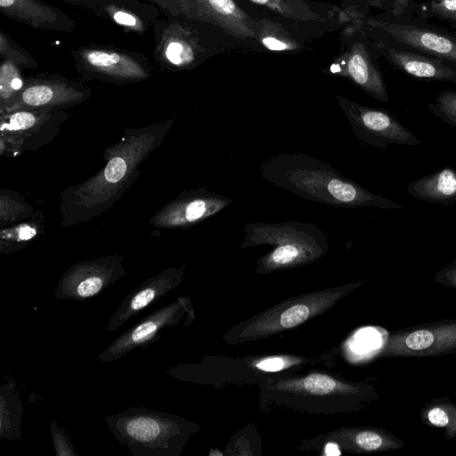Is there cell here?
I'll use <instances>...</instances> for the list:
<instances>
[{
	"label": "cell",
	"instance_id": "1",
	"mask_svg": "<svg viewBox=\"0 0 456 456\" xmlns=\"http://www.w3.org/2000/svg\"><path fill=\"white\" fill-rule=\"evenodd\" d=\"M173 120L132 128L104 152L105 165L90 179L61 193L62 224L75 225L109 210L135 181L140 166L164 141Z\"/></svg>",
	"mask_w": 456,
	"mask_h": 456
},
{
	"label": "cell",
	"instance_id": "2",
	"mask_svg": "<svg viewBox=\"0 0 456 456\" xmlns=\"http://www.w3.org/2000/svg\"><path fill=\"white\" fill-rule=\"evenodd\" d=\"M260 175L301 198L337 208L400 209L403 206L375 194L334 167L302 152H281L266 159Z\"/></svg>",
	"mask_w": 456,
	"mask_h": 456
},
{
	"label": "cell",
	"instance_id": "3",
	"mask_svg": "<svg viewBox=\"0 0 456 456\" xmlns=\"http://www.w3.org/2000/svg\"><path fill=\"white\" fill-rule=\"evenodd\" d=\"M112 436L133 456H177L189 425L180 417L143 406H132L104 419Z\"/></svg>",
	"mask_w": 456,
	"mask_h": 456
},
{
	"label": "cell",
	"instance_id": "4",
	"mask_svg": "<svg viewBox=\"0 0 456 456\" xmlns=\"http://www.w3.org/2000/svg\"><path fill=\"white\" fill-rule=\"evenodd\" d=\"M241 232L245 235L241 248L273 246L265 257V265L272 267L291 265L318 257L328 246L325 233L309 223H248Z\"/></svg>",
	"mask_w": 456,
	"mask_h": 456
},
{
	"label": "cell",
	"instance_id": "5",
	"mask_svg": "<svg viewBox=\"0 0 456 456\" xmlns=\"http://www.w3.org/2000/svg\"><path fill=\"white\" fill-rule=\"evenodd\" d=\"M68 117L64 109L20 110L0 114L1 155L16 156L45 146L54 139Z\"/></svg>",
	"mask_w": 456,
	"mask_h": 456
},
{
	"label": "cell",
	"instance_id": "6",
	"mask_svg": "<svg viewBox=\"0 0 456 456\" xmlns=\"http://www.w3.org/2000/svg\"><path fill=\"white\" fill-rule=\"evenodd\" d=\"M353 134L368 145L384 149L389 144L416 146L420 140L386 110L365 106L335 95Z\"/></svg>",
	"mask_w": 456,
	"mask_h": 456
},
{
	"label": "cell",
	"instance_id": "7",
	"mask_svg": "<svg viewBox=\"0 0 456 456\" xmlns=\"http://www.w3.org/2000/svg\"><path fill=\"white\" fill-rule=\"evenodd\" d=\"M123 263L124 256L118 254L78 262L62 273L54 296L78 302L95 297L126 276Z\"/></svg>",
	"mask_w": 456,
	"mask_h": 456
},
{
	"label": "cell",
	"instance_id": "8",
	"mask_svg": "<svg viewBox=\"0 0 456 456\" xmlns=\"http://www.w3.org/2000/svg\"><path fill=\"white\" fill-rule=\"evenodd\" d=\"M88 88L65 77H35L25 80L13 98L0 107V114L20 110L66 109L89 98Z\"/></svg>",
	"mask_w": 456,
	"mask_h": 456
},
{
	"label": "cell",
	"instance_id": "9",
	"mask_svg": "<svg viewBox=\"0 0 456 456\" xmlns=\"http://www.w3.org/2000/svg\"><path fill=\"white\" fill-rule=\"evenodd\" d=\"M185 298L162 306L146 315L134 325L117 337L102 353L98 360L108 363L124 357L128 353L144 348L161 338V330L175 325L184 314Z\"/></svg>",
	"mask_w": 456,
	"mask_h": 456
},
{
	"label": "cell",
	"instance_id": "10",
	"mask_svg": "<svg viewBox=\"0 0 456 456\" xmlns=\"http://www.w3.org/2000/svg\"><path fill=\"white\" fill-rule=\"evenodd\" d=\"M232 200L206 188L186 190L165 205L150 223L159 228H187L221 212Z\"/></svg>",
	"mask_w": 456,
	"mask_h": 456
},
{
	"label": "cell",
	"instance_id": "11",
	"mask_svg": "<svg viewBox=\"0 0 456 456\" xmlns=\"http://www.w3.org/2000/svg\"><path fill=\"white\" fill-rule=\"evenodd\" d=\"M180 13L212 23L238 38H256V21L233 0H170Z\"/></svg>",
	"mask_w": 456,
	"mask_h": 456
},
{
	"label": "cell",
	"instance_id": "12",
	"mask_svg": "<svg viewBox=\"0 0 456 456\" xmlns=\"http://www.w3.org/2000/svg\"><path fill=\"white\" fill-rule=\"evenodd\" d=\"M79 69L85 76L102 78L113 83L137 82L149 77L146 66L126 53L102 48L78 52Z\"/></svg>",
	"mask_w": 456,
	"mask_h": 456
},
{
	"label": "cell",
	"instance_id": "13",
	"mask_svg": "<svg viewBox=\"0 0 456 456\" xmlns=\"http://www.w3.org/2000/svg\"><path fill=\"white\" fill-rule=\"evenodd\" d=\"M183 270L167 268L151 276L131 291L109 318L104 329L108 332L117 330L134 316L155 304L181 282Z\"/></svg>",
	"mask_w": 456,
	"mask_h": 456
},
{
	"label": "cell",
	"instance_id": "14",
	"mask_svg": "<svg viewBox=\"0 0 456 456\" xmlns=\"http://www.w3.org/2000/svg\"><path fill=\"white\" fill-rule=\"evenodd\" d=\"M379 26L396 42L456 64V38L411 25L380 23Z\"/></svg>",
	"mask_w": 456,
	"mask_h": 456
},
{
	"label": "cell",
	"instance_id": "15",
	"mask_svg": "<svg viewBox=\"0 0 456 456\" xmlns=\"http://www.w3.org/2000/svg\"><path fill=\"white\" fill-rule=\"evenodd\" d=\"M1 12L31 27L71 31L74 21L59 9L40 0H0Z\"/></svg>",
	"mask_w": 456,
	"mask_h": 456
},
{
	"label": "cell",
	"instance_id": "16",
	"mask_svg": "<svg viewBox=\"0 0 456 456\" xmlns=\"http://www.w3.org/2000/svg\"><path fill=\"white\" fill-rule=\"evenodd\" d=\"M386 56L397 69L418 78L456 82V64L422 54L388 48Z\"/></svg>",
	"mask_w": 456,
	"mask_h": 456
},
{
	"label": "cell",
	"instance_id": "17",
	"mask_svg": "<svg viewBox=\"0 0 456 456\" xmlns=\"http://www.w3.org/2000/svg\"><path fill=\"white\" fill-rule=\"evenodd\" d=\"M346 73L354 83L374 99L388 102L385 81L364 45L355 43L353 45L347 61Z\"/></svg>",
	"mask_w": 456,
	"mask_h": 456
},
{
	"label": "cell",
	"instance_id": "18",
	"mask_svg": "<svg viewBox=\"0 0 456 456\" xmlns=\"http://www.w3.org/2000/svg\"><path fill=\"white\" fill-rule=\"evenodd\" d=\"M407 192L419 200L450 205L456 201V170L445 167L431 175L412 181Z\"/></svg>",
	"mask_w": 456,
	"mask_h": 456
},
{
	"label": "cell",
	"instance_id": "19",
	"mask_svg": "<svg viewBox=\"0 0 456 456\" xmlns=\"http://www.w3.org/2000/svg\"><path fill=\"white\" fill-rule=\"evenodd\" d=\"M94 10L105 14L115 23L133 31L142 33L152 21L156 13L144 7L138 1L132 0H100Z\"/></svg>",
	"mask_w": 456,
	"mask_h": 456
},
{
	"label": "cell",
	"instance_id": "20",
	"mask_svg": "<svg viewBox=\"0 0 456 456\" xmlns=\"http://www.w3.org/2000/svg\"><path fill=\"white\" fill-rule=\"evenodd\" d=\"M23 405L16 380L11 379L0 386V437L20 441L22 430Z\"/></svg>",
	"mask_w": 456,
	"mask_h": 456
},
{
	"label": "cell",
	"instance_id": "21",
	"mask_svg": "<svg viewBox=\"0 0 456 456\" xmlns=\"http://www.w3.org/2000/svg\"><path fill=\"white\" fill-rule=\"evenodd\" d=\"M163 34L158 50L165 63L176 67L191 64L196 53L188 36H183V30L167 28Z\"/></svg>",
	"mask_w": 456,
	"mask_h": 456
},
{
	"label": "cell",
	"instance_id": "22",
	"mask_svg": "<svg viewBox=\"0 0 456 456\" xmlns=\"http://www.w3.org/2000/svg\"><path fill=\"white\" fill-rule=\"evenodd\" d=\"M42 217L36 215L28 219L2 226L0 234V253L8 254L28 245L42 232Z\"/></svg>",
	"mask_w": 456,
	"mask_h": 456
},
{
	"label": "cell",
	"instance_id": "23",
	"mask_svg": "<svg viewBox=\"0 0 456 456\" xmlns=\"http://www.w3.org/2000/svg\"><path fill=\"white\" fill-rule=\"evenodd\" d=\"M274 12L297 20H317L321 13L307 0H249Z\"/></svg>",
	"mask_w": 456,
	"mask_h": 456
},
{
	"label": "cell",
	"instance_id": "24",
	"mask_svg": "<svg viewBox=\"0 0 456 456\" xmlns=\"http://www.w3.org/2000/svg\"><path fill=\"white\" fill-rule=\"evenodd\" d=\"M1 191L0 218L1 226H7L34 216L36 214L31 206L24 202L19 196L10 194L9 191Z\"/></svg>",
	"mask_w": 456,
	"mask_h": 456
},
{
	"label": "cell",
	"instance_id": "25",
	"mask_svg": "<svg viewBox=\"0 0 456 456\" xmlns=\"http://www.w3.org/2000/svg\"><path fill=\"white\" fill-rule=\"evenodd\" d=\"M20 66L5 59L0 67V103L1 106L13 98L25 84Z\"/></svg>",
	"mask_w": 456,
	"mask_h": 456
},
{
	"label": "cell",
	"instance_id": "26",
	"mask_svg": "<svg viewBox=\"0 0 456 456\" xmlns=\"http://www.w3.org/2000/svg\"><path fill=\"white\" fill-rule=\"evenodd\" d=\"M428 108L438 118L456 127V91H442L436 102L428 103Z\"/></svg>",
	"mask_w": 456,
	"mask_h": 456
},
{
	"label": "cell",
	"instance_id": "27",
	"mask_svg": "<svg viewBox=\"0 0 456 456\" xmlns=\"http://www.w3.org/2000/svg\"><path fill=\"white\" fill-rule=\"evenodd\" d=\"M256 37L269 50L288 51L297 47V45L289 36L284 35L278 28H268L256 21Z\"/></svg>",
	"mask_w": 456,
	"mask_h": 456
},
{
	"label": "cell",
	"instance_id": "28",
	"mask_svg": "<svg viewBox=\"0 0 456 456\" xmlns=\"http://www.w3.org/2000/svg\"><path fill=\"white\" fill-rule=\"evenodd\" d=\"M0 54L19 66L26 68L37 66L29 53L14 44L4 32L0 33Z\"/></svg>",
	"mask_w": 456,
	"mask_h": 456
},
{
	"label": "cell",
	"instance_id": "29",
	"mask_svg": "<svg viewBox=\"0 0 456 456\" xmlns=\"http://www.w3.org/2000/svg\"><path fill=\"white\" fill-rule=\"evenodd\" d=\"M50 434L57 456H78L69 434L54 419L50 424Z\"/></svg>",
	"mask_w": 456,
	"mask_h": 456
},
{
	"label": "cell",
	"instance_id": "30",
	"mask_svg": "<svg viewBox=\"0 0 456 456\" xmlns=\"http://www.w3.org/2000/svg\"><path fill=\"white\" fill-rule=\"evenodd\" d=\"M304 387L312 394L324 395L335 389L336 381L323 374H311L305 379Z\"/></svg>",
	"mask_w": 456,
	"mask_h": 456
},
{
	"label": "cell",
	"instance_id": "31",
	"mask_svg": "<svg viewBox=\"0 0 456 456\" xmlns=\"http://www.w3.org/2000/svg\"><path fill=\"white\" fill-rule=\"evenodd\" d=\"M427 8L440 19L456 22V0H430Z\"/></svg>",
	"mask_w": 456,
	"mask_h": 456
},
{
	"label": "cell",
	"instance_id": "32",
	"mask_svg": "<svg viewBox=\"0 0 456 456\" xmlns=\"http://www.w3.org/2000/svg\"><path fill=\"white\" fill-rule=\"evenodd\" d=\"M309 316V309L304 305H296L284 311L280 318L283 328H292L305 321Z\"/></svg>",
	"mask_w": 456,
	"mask_h": 456
},
{
	"label": "cell",
	"instance_id": "33",
	"mask_svg": "<svg viewBox=\"0 0 456 456\" xmlns=\"http://www.w3.org/2000/svg\"><path fill=\"white\" fill-rule=\"evenodd\" d=\"M355 442L361 448L367 451H373L381 446L382 438L375 432L363 431L356 436Z\"/></svg>",
	"mask_w": 456,
	"mask_h": 456
},
{
	"label": "cell",
	"instance_id": "34",
	"mask_svg": "<svg viewBox=\"0 0 456 456\" xmlns=\"http://www.w3.org/2000/svg\"><path fill=\"white\" fill-rule=\"evenodd\" d=\"M429 422L436 427L444 428L448 425L447 413L440 407H435L428 412Z\"/></svg>",
	"mask_w": 456,
	"mask_h": 456
},
{
	"label": "cell",
	"instance_id": "35",
	"mask_svg": "<svg viewBox=\"0 0 456 456\" xmlns=\"http://www.w3.org/2000/svg\"><path fill=\"white\" fill-rule=\"evenodd\" d=\"M283 366V360L278 357L265 359L256 364L258 369L266 371H277L282 369Z\"/></svg>",
	"mask_w": 456,
	"mask_h": 456
},
{
	"label": "cell",
	"instance_id": "36",
	"mask_svg": "<svg viewBox=\"0 0 456 456\" xmlns=\"http://www.w3.org/2000/svg\"><path fill=\"white\" fill-rule=\"evenodd\" d=\"M154 1L163 11L170 12L171 14H179V11L170 0H152Z\"/></svg>",
	"mask_w": 456,
	"mask_h": 456
},
{
	"label": "cell",
	"instance_id": "37",
	"mask_svg": "<svg viewBox=\"0 0 456 456\" xmlns=\"http://www.w3.org/2000/svg\"><path fill=\"white\" fill-rule=\"evenodd\" d=\"M73 4L94 9L100 0H69Z\"/></svg>",
	"mask_w": 456,
	"mask_h": 456
},
{
	"label": "cell",
	"instance_id": "38",
	"mask_svg": "<svg viewBox=\"0 0 456 456\" xmlns=\"http://www.w3.org/2000/svg\"><path fill=\"white\" fill-rule=\"evenodd\" d=\"M326 452L331 455H338L340 453L338 447L333 444H329L326 447Z\"/></svg>",
	"mask_w": 456,
	"mask_h": 456
},
{
	"label": "cell",
	"instance_id": "39",
	"mask_svg": "<svg viewBox=\"0 0 456 456\" xmlns=\"http://www.w3.org/2000/svg\"><path fill=\"white\" fill-rule=\"evenodd\" d=\"M452 272L454 273V276L456 278V266H454L452 269Z\"/></svg>",
	"mask_w": 456,
	"mask_h": 456
}]
</instances>
